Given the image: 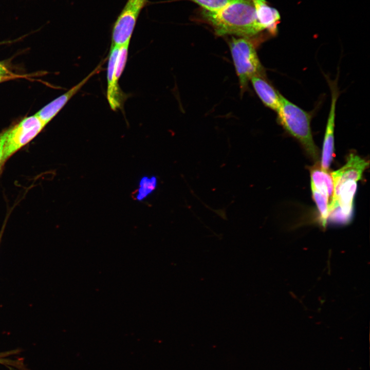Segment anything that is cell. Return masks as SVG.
<instances>
[{"label":"cell","instance_id":"1","mask_svg":"<svg viewBox=\"0 0 370 370\" xmlns=\"http://www.w3.org/2000/svg\"><path fill=\"white\" fill-rule=\"evenodd\" d=\"M200 15L218 36L250 38L264 30L257 21L252 0H232L218 11L202 9Z\"/></svg>","mask_w":370,"mask_h":370},{"label":"cell","instance_id":"2","mask_svg":"<svg viewBox=\"0 0 370 370\" xmlns=\"http://www.w3.org/2000/svg\"><path fill=\"white\" fill-rule=\"evenodd\" d=\"M280 124L302 144L308 154L314 160L319 152L311 133V115L281 95L279 107L276 112Z\"/></svg>","mask_w":370,"mask_h":370},{"label":"cell","instance_id":"3","mask_svg":"<svg viewBox=\"0 0 370 370\" xmlns=\"http://www.w3.org/2000/svg\"><path fill=\"white\" fill-rule=\"evenodd\" d=\"M229 46L240 87L244 91L252 78L264 76V68L250 38L232 36Z\"/></svg>","mask_w":370,"mask_h":370},{"label":"cell","instance_id":"4","mask_svg":"<svg viewBox=\"0 0 370 370\" xmlns=\"http://www.w3.org/2000/svg\"><path fill=\"white\" fill-rule=\"evenodd\" d=\"M45 125L34 115L24 119L15 126L6 131L4 155L0 163V173L7 160L37 136Z\"/></svg>","mask_w":370,"mask_h":370},{"label":"cell","instance_id":"5","mask_svg":"<svg viewBox=\"0 0 370 370\" xmlns=\"http://www.w3.org/2000/svg\"><path fill=\"white\" fill-rule=\"evenodd\" d=\"M147 3V0H127L113 26L112 45L130 43L138 17Z\"/></svg>","mask_w":370,"mask_h":370},{"label":"cell","instance_id":"6","mask_svg":"<svg viewBox=\"0 0 370 370\" xmlns=\"http://www.w3.org/2000/svg\"><path fill=\"white\" fill-rule=\"evenodd\" d=\"M329 83L331 92V101L323 140L321 159V169L325 171H328L334 157L336 106L339 96L336 83L329 81Z\"/></svg>","mask_w":370,"mask_h":370},{"label":"cell","instance_id":"7","mask_svg":"<svg viewBox=\"0 0 370 370\" xmlns=\"http://www.w3.org/2000/svg\"><path fill=\"white\" fill-rule=\"evenodd\" d=\"M101 65H98L82 81L72 87L66 92L59 96L40 109L35 115L46 125L60 111L68 101L87 83L95 74L101 69Z\"/></svg>","mask_w":370,"mask_h":370},{"label":"cell","instance_id":"8","mask_svg":"<svg viewBox=\"0 0 370 370\" xmlns=\"http://www.w3.org/2000/svg\"><path fill=\"white\" fill-rule=\"evenodd\" d=\"M368 165V162L365 159L354 154H350L346 163L340 169L331 173L334 190L346 181L354 180L357 182L361 179L363 173Z\"/></svg>","mask_w":370,"mask_h":370},{"label":"cell","instance_id":"9","mask_svg":"<svg viewBox=\"0 0 370 370\" xmlns=\"http://www.w3.org/2000/svg\"><path fill=\"white\" fill-rule=\"evenodd\" d=\"M119 48V46L111 45L108 60L107 99L113 110L120 108L125 99L118 82L116 81L114 77L115 64Z\"/></svg>","mask_w":370,"mask_h":370},{"label":"cell","instance_id":"10","mask_svg":"<svg viewBox=\"0 0 370 370\" xmlns=\"http://www.w3.org/2000/svg\"><path fill=\"white\" fill-rule=\"evenodd\" d=\"M253 88L262 102L268 108L276 112L280 102V94L264 78L255 76L250 80Z\"/></svg>","mask_w":370,"mask_h":370},{"label":"cell","instance_id":"11","mask_svg":"<svg viewBox=\"0 0 370 370\" xmlns=\"http://www.w3.org/2000/svg\"><path fill=\"white\" fill-rule=\"evenodd\" d=\"M258 22L263 30L275 34L281 18L279 11L269 6L265 0H252Z\"/></svg>","mask_w":370,"mask_h":370},{"label":"cell","instance_id":"12","mask_svg":"<svg viewBox=\"0 0 370 370\" xmlns=\"http://www.w3.org/2000/svg\"><path fill=\"white\" fill-rule=\"evenodd\" d=\"M311 184L320 192L326 195L330 205L334 196V186L331 174L316 166L310 171ZM329 209V206H328Z\"/></svg>","mask_w":370,"mask_h":370},{"label":"cell","instance_id":"13","mask_svg":"<svg viewBox=\"0 0 370 370\" xmlns=\"http://www.w3.org/2000/svg\"><path fill=\"white\" fill-rule=\"evenodd\" d=\"M313 198L316 203L320 215V221L323 227H325L329 215V200L328 196L320 192L311 184Z\"/></svg>","mask_w":370,"mask_h":370},{"label":"cell","instance_id":"14","mask_svg":"<svg viewBox=\"0 0 370 370\" xmlns=\"http://www.w3.org/2000/svg\"><path fill=\"white\" fill-rule=\"evenodd\" d=\"M129 43H127L119 46L114 72L115 79L118 82L124 70L127 61Z\"/></svg>","mask_w":370,"mask_h":370},{"label":"cell","instance_id":"15","mask_svg":"<svg viewBox=\"0 0 370 370\" xmlns=\"http://www.w3.org/2000/svg\"><path fill=\"white\" fill-rule=\"evenodd\" d=\"M210 12H216L226 6L232 0H189Z\"/></svg>","mask_w":370,"mask_h":370},{"label":"cell","instance_id":"16","mask_svg":"<svg viewBox=\"0 0 370 370\" xmlns=\"http://www.w3.org/2000/svg\"><path fill=\"white\" fill-rule=\"evenodd\" d=\"M156 186L157 179L155 177H152L150 178L144 177L140 182L137 198L141 199L145 197L155 190Z\"/></svg>","mask_w":370,"mask_h":370},{"label":"cell","instance_id":"17","mask_svg":"<svg viewBox=\"0 0 370 370\" xmlns=\"http://www.w3.org/2000/svg\"><path fill=\"white\" fill-rule=\"evenodd\" d=\"M6 137V132H4L0 135V163L1 162L4 155V147Z\"/></svg>","mask_w":370,"mask_h":370},{"label":"cell","instance_id":"18","mask_svg":"<svg viewBox=\"0 0 370 370\" xmlns=\"http://www.w3.org/2000/svg\"><path fill=\"white\" fill-rule=\"evenodd\" d=\"M21 77V76L13 73L10 75H3L0 73V82Z\"/></svg>","mask_w":370,"mask_h":370},{"label":"cell","instance_id":"19","mask_svg":"<svg viewBox=\"0 0 370 370\" xmlns=\"http://www.w3.org/2000/svg\"><path fill=\"white\" fill-rule=\"evenodd\" d=\"M0 73L3 75H10L12 73L9 71L4 65L0 63Z\"/></svg>","mask_w":370,"mask_h":370},{"label":"cell","instance_id":"20","mask_svg":"<svg viewBox=\"0 0 370 370\" xmlns=\"http://www.w3.org/2000/svg\"><path fill=\"white\" fill-rule=\"evenodd\" d=\"M11 42H12V41L1 42L0 45L7 44V43H11Z\"/></svg>","mask_w":370,"mask_h":370},{"label":"cell","instance_id":"21","mask_svg":"<svg viewBox=\"0 0 370 370\" xmlns=\"http://www.w3.org/2000/svg\"><path fill=\"white\" fill-rule=\"evenodd\" d=\"M4 227H3V229H4ZM3 229L2 230V231H1V234H0V241H1V239L2 236L3 232V231H4Z\"/></svg>","mask_w":370,"mask_h":370}]
</instances>
